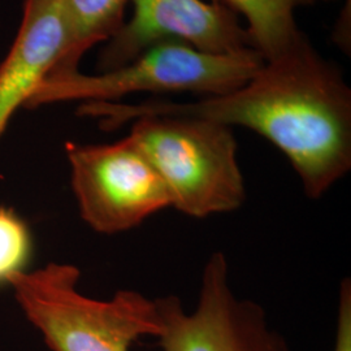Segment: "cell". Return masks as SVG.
<instances>
[{
  "label": "cell",
  "mask_w": 351,
  "mask_h": 351,
  "mask_svg": "<svg viewBox=\"0 0 351 351\" xmlns=\"http://www.w3.org/2000/svg\"><path fill=\"white\" fill-rule=\"evenodd\" d=\"M78 112L114 129L142 116H185L243 126L268 139L319 199L351 169V90L302 32L242 86L199 101L82 103Z\"/></svg>",
  "instance_id": "1"
},
{
  "label": "cell",
  "mask_w": 351,
  "mask_h": 351,
  "mask_svg": "<svg viewBox=\"0 0 351 351\" xmlns=\"http://www.w3.org/2000/svg\"><path fill=\"white\" fill-rule=\"evenodd\" d=\"M80 268L51 262L8 277L20 308L51 351H130L141 337H158L160 319L155 300L120 290L99 301L78 289Z\"/></svg>",
  "instance_id": "2"
},
{
  "label": "cell",
  "mask_w": 351,
  "mask_h": 351,
  "mask_svg": "<svg viewBox=\"0 0 351 351\" xmlns=\"http://www.w3.org/2000/svg\"><path fill=\"white\" fill-rule=\"evenodd\" d=\"M128 137L162 177L171 207L207 217L239 210L246 199L232 128L185 116H142Z\"/></svg>",
  "instance_id": "3"
},
{
  "label": "cell",
  "mask_w": 351,
  "mask_h": 351,
  "mask_svg": "<svg viewBox=\"0 0 351 351\" xmlns=\"http://www.w3.org/2000/svg\"><path fill=\"white\" fill-rule=\"evenodd\" d=\"M263 62V56L252 49L215 55L169 40L107 72L82 75L75 71L49 75L34 90L25 107L72 101L113 103L137 93H194L216 97L242 86Z\"/></svg>",
  "instance_id": "4"
},
{
  "label": "cell",
  "mask_w": 351,
  "mask_h": 351,
  "mask_svg": "<svg viewBox=\"0 0 351 351\" xmlns=\"http://www.w3.org/2000/svg\"><path fill=\"white\" fill-rule=\"evenodd\" d=\"M65 154L78 211L93 230L128 232L171 207L162 177L128 136L108 145L66 142Z\"/></svg>",
  "instance_id": "5"
},
{
  "label": "cell",
  "mask_w": 351,
  "mask_h": 351,
  "mask_svg": "<svg viewBox=\"0 0 351 351\" xmlns=\"http://www.w3.org/2000/svg\"><path fill=\"white\" fill-rule=\"evenodd\" d=\"M163 351H290L261 304L239 298L229 284L226 254L213 252L203 268L197 307L186 313L175 295L155 300Z\"/></svg>",
  "instance_id": "6"
},
{
  "label": "cell",
  "mask_w": 351,
  "mask_h": 351,
  "mask_svg": "<svg viewBox=\"0 0 351 351\" xmlns=\"http://www.w3.org/2000/svg\"><path fill=\"white\" fill-rule=\"evenodd\" d=\"M130 3L133 4L130 20L107 40L101 53V72L119 68L143 51L169 40L215 55L252 49L239 16L215 0H130Z\"/></svg>",
  "instance_id": "7"
},
{
  "label": "cell",
  "mask_w": 351,
  "mask_h": 351,
  "mask_svg": "<svg viewBox=\"0 0 351 351\" xmlns=\"http://www.w3.org/2000/svg\"><path fill=\"white\" fill-rule=\"evenodd\" d=\"M66 46L63 0H26L16 39L0 63V137L13 114L62 63Z\"/></svg>",
  "instance_id": "8"
},
{
  "label": "cell",
  "mask_w": 351,
  "mask_h": 351,
  "mask_svg": "<svg viewBox=\"0 0 351 351\" xmlns=\"http://www.w3.org/2000/svg\"><path fill=\"white\" fill-rule=\"evenodd\" d=\"M129 3L130 0H63L68 46L62 63L51 75L78 71L81 58L97 43L110 40L125 23Z\"/></svg>",
  "instance_id": "9"
},
{
  "label": "cell",
  "mask_w": 351,
  "mask_h": 351,
  "mask_svg": "<svg viewBox=\"0 0 351 351\" xmlns=\"http://www.w3.org/2000/svg\"><path fill=\"white\" fill-rule=\"evenodd\" d=\"M243 20L252 49L272 58L302 33L297 11L315 0H215Z\"/></svg>",
  "instance_id": "10"
},
{
  "label": "cell",
  "mask_w": 351,
  "mask_h": 351,
  "mask_svg": "<svg viewBox=\"0 0 351 351\" xmlns=\"http://www.w3.org/2000/svg\"><path fill=\"white\" fill-rule=\"evenodd\" d=\"M32 252V237L25 223L13 210L0 207V284L24 271Z\"/></svg>",
  "instance_id": "11"
},
{
  "label": "cell",
  "mask_w": 351,
  "mask_h": 351,
  "mask_svg": "<svg viewBox=\"0 0 351 351\" xmlns=\"http://www.w3.org/2000/svg\"><path fill=\"white\" fill-rule=\"evenodd\" d=\"M333 351H351L350 278H345L339 287L337 326Z\"/></svg>",
  "instance_id": "12"
},
{
  "label": "cell",
  "mask_w": 351,
  "mask_h": 351,
  "mask_svg": "<svg viewBox=\"0 0 351 351\" xmlns=\"http://www.w3.org/2000/svg\"><path fill=\"white\" fill-rule=\"evenodd\" d=\"M315 1H317V0H315ZM319 1H324V3H329V1H336V0H319Z\"/></svg>",
  "instance_id": "13"
}]
</instances>
